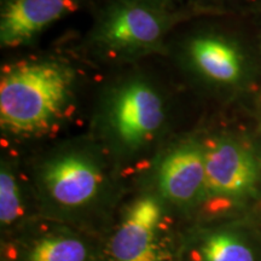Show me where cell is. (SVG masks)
<instances>
[{
	"instance_id": "6da1fadb",
	"label": "cell",
	"mask_w": 261,
	"mask_h": 261,
	"mask_svg": "<svg viewBox=\"0 0 261 261\" xmlns=\"http://www.w3.org/2000/svg\"><path fill=\"white\" fill-rule=\"evenodd\" d=\"M81 75L71 61L57 55L16 60L0 71V129L12 140L54 136L73 116Z\"/></svg>"
},
{
	"instance_id": "7a4b0ae2",
	"label": "cell",
	"mask_w": 261,
	"mask_h": 261,
	"mask_svg": "<svg viewBox=\"0 0 261 261\" xmlns=\"http://www.w3.org/2000/svg\"><path fill=\"white\" fill-rule=\"evenodd\" d=\"M169 99L162 87L140 71L108 83L94 106L90 136L108 156L130 160L151 150L167 133Z\"/></svg>"
},
{
	"instance_id": "3957f363",
	"label": "cell",
	"mask_w": 261,
	"mask_h": 261,
	"mask_svg": "<svg viewBox=\"0 0 261 261\" xmlns=\"http://www.w3.org/2000/svg\"><path fill=\"white\" fill-rule=\"evenodd\" d=\"M138 0H110L98 12L85 45L94 57L109 64H126L168 51L173 29L194 16Z\"/></svg>"
},
{
	"instance_id": "277c9868",
	"label": "cell",
	"mask_w": 261,
	"mask_h": 261,
	"mask_svg": "<svg viewBox=\"0 0 261 261\" xmlns=\"http://www.w3.org/2000/svg\"><path fill=\"white\" fill-rule=\"evenodd\" d=\"M108 158L91 136L54 146L35 168L42 203L63 214L92 210L109 190Z\"/></svg>"
},
{
	"instance_id": "5b68a950",
	"label": "cell",
	"mask_w": 261,
	"mask_h": 261,
	"mask_svg": "<svg viewBox=\"0 0 261 261\" xmlns=\"http://www.w3.org/2000/svg\"><path fill=\"white\" fill-rule=\"evenodd\" d=\"M174 57L187 79L208 93L234 96L253 83L254 63L246 46L218 29L189 32L175 46Z\"/></svg>"
},
{
	"instance_id": "8992f818",
	"label": "cell",
	"mask_w": 261,
	"mask_h": 261,
	"mask_svg": "<svg viewBox=\"0 0 261 261\" xmlns=\"http://www.w3.org/2000/svg\"><path fill=\"white\" fill-rule=\"evenodd\" d=\"M205 160V200L240 202L257 191L261 158L246 137L233 132L203 136Z\"/></svg>"
},
{
	"instance_id": "52a82bcc",
	"label": "cell",
	"mask_w": 261,
	"mask_h": 261,
	"mask_svg": "<svg viewBox=\"0 0 261 261\" xmlns=\"http://www.w3.org/2000/svg\"><path fill=\"white\" fill-rule=\"evenodd\" d=\"M158 195L163 201L190 210L205 201V160L202 133H190L162 151L155 169Z\"/></svg>"
},
{
	"instance_id": "ba28073f",
	"label": "cell",
	"mask_w": 261,
	"mask_h": 261,
	"mask_svg": "<svg viewBox=\"0 0 261 261\" xmlns=\"http://www.w3.org/2000/svg\"><path fill=\"white\" fill-rule=\"evenodd\" d=\"M163 212V200L158 194L137 197L127 207L112 240L114 260L161 261L158 237Z\"/></svg>"
},
{
	"instance_id": "9c48e42d",
	"label": "cell",
	"mask_w": 261,
	"mask_h": 261,
	"mask_svg": "<svg viewBox=\"0 0 261 261\" xmlns=\"http://www.w3.org/2000/svg\"><path fill=\"white\" fill-rule=\"evenodd\" d=\"M79 8L80 0H2L0 45L5 50L28 46Z\"/></svg>"
},
{
	"instance_id": "30bf717a",
	"label": "cell",
	"mask_w": 261,
	"mask_h": 261,
	"mask_svg": "<svg viewBox=\"0 0 261 261\" xmlns=\"http://www.w3.org/2000/svg\"><path fill=\"white\" fill-rule=\"evenodd\" d=\"M200 261H256L253 248L233 231H213L202 237Z\"/></svg>"
},
{
	"instance_id": "8fae6325",
	"label": "cell",
	"mask_w": 261,
	"mask_h": 261,
	"mask_svg": "<svg viewBox=\"0 0 261 261\" xmlns=\"http://www.w3.org/2000/svg\"><path fill=\"white\" fill-rule=\"evenodd\" d=\"M24 195L16 168L10 160L3 159L0 166V223L9 227L24 215Z\"/></svg>"
},
{
	"instance_id": "7c38bea8",
	"label": "cell",
	"mask_w": 261,
	"mask_h": 261,
	"mask_svg": "<svg viewBox=\"0 0 261 261\" xmlns=\"http://www.w3.org/2000/svg\"><path fill=\"white\" fill-rule=\"evenodd\" d=\"M87 248L73 236L56 234L39 240L27 254V261H86Z\"/></svg>"
},
{
	"instance_id": "4fadbf2b",
	"label": "cell",
	"mask_w": 261,
	"mask_h": 261,
	"mask_svg": "<svg viewBox=\"0 0 261 261\" xmlns=\"http://www.w3.org/2000/svg\"><path fill=\"white\" fill-rule=\"evenodd\" d=\"M138 2H144V3H149V4L169 6V8H173V4H174L177 0H138Z\"/></svg>"
},
{
	"instance_id": "5bb4252c",
	"label": "cell",
	"mask_w": 261,
	"mask_h": 261,
	"mask_svg": "<svg viewBox=\"0 0 261 261\" xmlns=\"http://www.w3.org/2000/svg\"><path fill=\"white\" fill-rule=\"evenodd\" d=\"M260 158H261V156H260Z\"/></svg>"
}]
</instances>
